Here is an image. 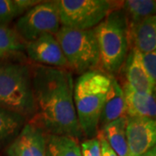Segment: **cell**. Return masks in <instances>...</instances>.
<instances>
[{
	"mask_svg": "<svg viewBox=\"0 0 156 156\" xmlns=\"http://www.w3.org/2000/svg\"><path fill=\"white\" fill-rule=\"evenodd\" d=\"M41 1L36 0H0V26H7L9 23Z\"/></svg>",
	"mask_w": 156,
	"mask_h": 156,
	"instance_id": "ac0fdd59",
	"label": "cell"
},
{
	"mask_svg": "<svg viewBox=\"0 0 156 156\" xmlns=\"http://www.w3.org/2000/svg\"><path fill=\"white\" fill-rule=\"evenodd\" d=\"M25 125V117L0 108V142L19 134Z\"/></svg>",
	"mask_w": 156,
	"mask_h": 156,
	"instance_id": "d6986e66",
	"label": "cell"
},
{
	"mask_svg": "<svg viewBox=\"0 0 156 156\" xmlns=\"http://www.w3.org/2000/svg\"><path fill=\"white\" fill-rule=\"evenodd\" d=\"M126 77V83L137 93L149 95L156 89V85L143 64L141 53L134 48H132L127 58Z\"/></svg>",
	"mask_w": 156,
	"mask_h": 156,
	"instance_id": "8fae6325",
	"label": "cell"
},
{
	"mask_svg": "<svg viewBox=\"0 0 156 156\" xmlns=\"http://www.w3.org/2000/svg\"><path fill=\"white\" fill-rule=\"evenodd\" d=\"M127 117L156 119V89L149 95L140 94L125 83L122 87Z\"/></svg>",
	"mask_w": 156,
	"mask_h": 156,
	"instance_id": "7c38bea8",
	"label": "cell"
},
{
	"mask_svg": "<svg viewBox=\"0 0 156 156\" xmlns=\"http://www.w3.org/2000/svg\"><path fill=\"white\" fill-rule=\"evenodd\" d=\"M140 156H156V146Z\"/></svg>",
	"mask_w": 156,
	"mask_h": 156,
	"instance_id": "cb8c5ba5",
	"label": "cell"
},
{
	"mask_svg": "<svg viewBox=\"0 0 156 156\" xmlns=\"http://www.w3.org/2000/svg\"><path fill=\"white\" fill-rule=\"evenodd\" d=\"M124 11L128 23V29L136 26L144 19L156 15L154 0H128L122 2Z\"/></svg>",
	"mask_w": 156,
	"mask_h": 156,
	"instance_id": "2e32d148",
	"label": "cell"
},
{
	"mask_svg": "<svg viewBox=\"0 0 156 156\" xmlns=\"http://www.w3.org/2000/svg\"><path fill=\"white\" fill-rule=\"evenodd\" d=\"M61 46L68 66L83 74L96 69L100 64V54L94 30H74L61 26L55 35Z\"/></svg>",
	"mask_w": 156,
	"mask_h": 156,
	"instance_id": "5b68a950",
	"label": "cell"
},
{
	"mask_svg": "<svg viewBox=\"0 0 156 156\" xmlns=\"http://www.w3.org/2000/svg\"><path fill=\"white\" fill-rule=\"evenodd\" d=\"M111 76L99 69L82 74L74 82V104L83 135L98 133L99 120L111 84Z\"/></svg>",
	"mask_w": 156,
	"mask_h": 156,
	"instance_id": "7a4b0ae2",
	"label": "cell"
},
{
	"mask_svg": "<svg viewBox=\"0 0 156 156\" xmlns=\"http://www.w3.org/2000/svg\"><path fill=\"white\" fill-rule=\"evenodd\" d=\"M98 139L100 140L101 156H118L116 153L112 149L111 147L107 142L105 138L102 136V134L101 133L98 135Z\"/></svg>",
	"mask_w": 156,
	"mask_h": 156,
	"instance_id": "603a6c76",
	"label": "cell"
},
{
	"mask_svg": "<svg viewBox=\"0 0 156 156\" xmlns=\"http://www.w3.org/2000/svg\"><path fill=\"white\" fill-rule=\"evenodd\" d=\"M44 131L32 123L25 124L7 148L8 156H45Z\"/></svg>",
	"mask_w": 156,
	"mask_h": 156,
	"instance_id": "30bf717a",
	"label": "cell"
},
{
	"mask_svg": "<svg viewBox=\"0 0 156 156\" xmlns=\"http://www.w3.org/2000/svg\"><path fill=\"white\" fill-rule=\"evenodd\" d=\"M141 56L146 69L156 85V50L143 54L141 53Z\"/></svg>",
	"mask_w": 156,
	"mask_h": 156,
	"instance_id": "7402d4cb",
	"label": "cell"
},
{
	"mask_svg": "<svg viewBox=\"0 0 156 156\" xmlns=\"http://www.w3.org/2000/svg\"><path fill=\"white\" fill-rule=\"evenodd\" d=\"M127 116H122L102 127L100 133L118 156H129L127 140Z\"/></svg>",
	"mask_w": 156,
	"mask_h": 156,
	"instance_id": "9a60e30c",
	"label": "cell"
},
{
	"mask_svg": "<svg viewBox=\"0 0 156 156\" xmlns=\"http://www.w3.org/2000/svg\"><path fill=\"white\" fill-rule=\"evenodd\" d=\"M0 108L25 118L36 114L31 74L27 66L0 62Z\"/></svg>",
	"mask_w": 156,
	"mask_h": 156,
	"instance_id": "277c9868",
	"label": "cell"
},
{
	"mask_svg": "<svg viewBox=\"0 0 156 156\" xmlns=\"http://www.w3.org/2000/svg\"><path fill=\"white\" fill-rule=\"evenodd\" d=\"M129 43L140 53L156 50V15L147 17L133 28L128 29Z\"/></svg>",
	"mask_w": 156,
	"mask_h": 156,
	"instance_id": "5bb4252c",
	"label": "cell"
},
{
	"mask_svg": "<svg viewBox=\"0 0 156 156\" xmlns=\"http://www.w3.org/2000/svg\"><path fill=\"white\" fill-rule=\"evenodd\" d=\"M129 156H140L156 146V119L127 117Z\"/></svg>",
	"mask_w": 156,
	"mask_h": 156,
	"instance_id": "ba28073f",
	"label": "cell"
},
{
	"mask_svg": "<svg viewBox=\"0 0 156 156\" xmlns=\"http://www.w3.org/2000/svg\"><path fill=\"white\" fill-rule=\"evenodd\" d=\"M125 97L122 87L115 78L111 77V84L101 114L99 124L102 127L122 116H126Z\"/></svg>",
	"mask_w": 156,
	"mask_h": 156,
	"instance_id": "4fadbf2b",
	"label": "cell"
},
{
	"mask_svg": "<svg viewBox=\"0 0 156 156\" xmlns=\"http://www.w3.org/2000/svg\"><path fill=\"white\" fill-rule=\"evenodd\" d=\"M82 156H101L100 140L98 138H90L84 140L81 145Z\"/></svg>",
	"mask_w": 156,
	"mask_h": 156,
	"instance_id": "44dd1931",
	"label": "cell"
},
{
	"mask_svg": "<svg viewBox=\"0 0 156 156\" xmlns=\"http://www.w3.org/2000/svg\"><path fill=\"white\" fill-rule=\"evenodd\" d=\"M29 57L47 67H68V62L55 35L44 34L25 46Z\"/></svg>",
	"mask_w": 156,
	"mask_h": 156,
	"instance_id": "9c48e42d",
	"label": "cell"
},
{
	"mask_svg": "<svg viewBox=\"0 0 156 156\" xmlns=\"http://www.w3.org/2000/svg\"><path fill=\"white\" fill-rule=\"evenodd\" d=\"M93 30L99 49L100 65L107 74L118 72L126 61L129 45L128 23L124 11H113Z\"/></svg>",
	"mask_w": 156,
	"mask_h": 156,
	"instance_id": "3957f363",
	"label": "cell"
},
{
	"mask_svg": "<svg viewBox=\"0 0 156 156\" xmlns=\"http://www.w3.org/2000/svg\"><path fill=\"white\" fill-rule=\"evenodd\" d=\"M45 156H82L81 146L77 139L71 136L49 134Z\"/></svg>",
	"mask_w": 156,
	"mask_h": 156,
	"instance_id": "e0dca14e",
	"label": "cell"
},
{
	"mask_svg": "<svg viewBox=\"0 0 156 156\" xmlns=\"http://www.w3.org/2000/svg\"><path fill=\"white\" fill-rule=\"evenodd\" d=\"M36 116L49 134L79 139L83 134L74 104L71 73L62 68L37 67L31 75Z\"/></svg>",
	"mask_w": 156,
	"mask_h": 156,
	"instance_id": "6da1fadb",
	"label": "cell"
},
{
	"mask_svg": "<svg viewBox=\"0 0 156 156\" xmlns=\"http://www.w3.org/2000/svg\"><path fill=\"white\" fill-rule=\"evenodd\" d=\"M61 26L74 30H92L117 10L119 2L108 0H57Z\"/></svg>",
	"mask_w": 156,
	"mask_h": 156,
	"instance_id": "8992f818",
	"label": "cell"
},
{
	"mask_svg": "<svg viewBox=\"0 0 156 156\" xmlns=\"http://www.w3.org/2000/svg\"><path fill=\"white\" fill-rule=\"evenodd\" d=\"M60 28V17L55 1H41L24 12L16 23V32L28 43L44 34L56 35Z\"/></svg>",
	"mask_w": 156,
	"mask_h": 156,
	"instance_id": "52a82bcc",
	"label": "cell"
},
{
	"mask_svg": "<svg viewBox=\"0 0 156 156\" xmlns=\"http://www.w3.org/2000/svg\"><path fill=\"white\" fill-rule=\"evenodd\" d=\"M25 50L22 38L16 30L8 26H0V58L7 57Z\"/></svg>",
	"mask_w": 156,
	"mask_h": 156,
	"instance_id": "ffe728a7",
	"label": "cell"
}]
</instances>
